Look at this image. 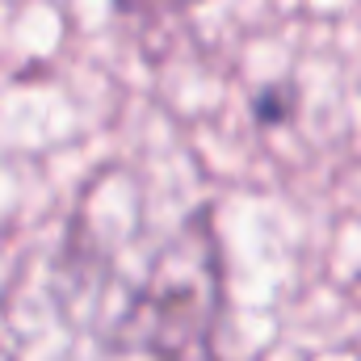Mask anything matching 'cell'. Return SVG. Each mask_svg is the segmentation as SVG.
<instances>
[{
	"mask_svg": "<svg viewBox=\"0 0 361 361\" xmlns=\"http://www.w3.org/2000/svg\"><path fill=\"white\" fill-rule=\"evenodd\" d=\"M223 319V252L210 206L193 210L177 235L152 257L139 290L118 311L109 361H219Z\"/></svg>",
	"mask_w": 361,
	"mask_h": 361,
	"instance_id": "6da1fadb",
	"label": "cell"
},
{
	"mask_svg": "<svg viewBox=\"0 0 361 361\" xmlns=\"http://www.w3.org/2000/svg\"><path fill=\"white\" fill-rule=\"evenodd\" d=\"M109 4H114V13H118L122 21H147V25H156V21L193 13V8L206 4V0H109Z\"/></svg>",
	"mask_w": 361,
	"mask_h": 361,
	"instance_id": "3957f363",
	"label": "cell"
},
{
	"mask_svg": "<svg viewBox=\"0 0 361 361\" xmlns=\"http://www.w3.org/2000/svg\"><path fill=\"white\" fill-rule=\"evenodd\" d=\"M248 114L261 130H277L286 122H294L298 114V85L294 80H273V85H261V89L248 97Z\"/></svg>",
	"mask_w": 361,
	"mask_h": 361,
	"instance_id": "7a4b0ae2",
	"label": "cell"
}]
</instances>
